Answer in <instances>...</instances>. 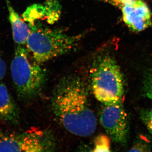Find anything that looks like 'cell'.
I'll return each mask as SVG.
<instances>
[{"instance_id": "1", "label": "cell", "mask_w": 152, "mask_h": 152, "mask_svg": "<svg viewBox=\"0 0 152 152\" xmlns=\"http://www.w3.org/2000/svg\"><path fill=\"white\" fill-rule=\"evenodd\" d=\"M84 82L77 76L61 79L52 96L55 116L68 132L81 137L91 136L96 131L97 120L90 103Z\"/></svg>"}, {"instance_id": "2", "label": "cell", "mask_w": 152, "mask_h": 152, "mask_svg": "<svg viewBox=\"0 0 152 152\" xmlns=\"http://www.w3.org/2000/svg\"><path fill=\"white\" fill-rule=\"evenodd\" d=\"M29 26L28 49L39 64L72 50L85 34L70 36L61 30L51 29L37 24Z\"/></svg>"}, {"instance_id": "3", "label": "cell", "mask_w": 152, "mask_h": 152, "mask_svg": "<svg viewBox=\"0 0 152 152\" xmlns=\"http://www.w3.org/2000/svg\"><path fill=\"white\" fill-rule=\"evenodd\" d=\"M30 54L28 49L18 45L11 63L14 87L18 97L22 100L31 99L37 96L46 80V72Z\"/></svg>"}, {"instance_id": "4", "label": "cell", "mask_w": 152, "mask_h": 152, "mask_svg": "<svg viewBox=\"0 0 152 152\" xmlns=\"http://www.w3.org/2000/svg\"><path fill=\"white\" fill-rule=\"evenodd\" d=\"M91 80L93 94L103 104L123 101L124 77L120 67L111 57L102 56L97 59Z\"/></svg>"}, {"instance_id": "5", "label": "cell", "mask_w": 152, "mask_h": 152, "mask_svg": "<svg viewBox=\"0 0 152 152\" xmlns=\"http://www.w3.org/2000/svg\"><path fill=\"white\" fill-rule=\"evenodd\" d=\"M103 105L100 114L101 125L114 142L126 143L129 134V121L123 101Z\"/></svg>"}, {"instance_id": "6", "label": "cell", "mask_w": 152, "mask_h": 152, "mask_svg": "<svg viewBox=\"0 0 152 152\" xmlns=\"http://www.w3.org/2000/svg\"><path fill=\"white\" fill-rule=\"evenodd\" d=\"M43 134L26 133L4 135L0 138V152H42L50 151L52 143Z\"/></svg>"}, {"instance_id": "7", "label": "cell", "mask_w": 152, "mask_h": 152, "mask_svg": "<svg viewBox=\"0 0 152 152\" xmlns=\"http://www.w3.org/2000/svg\"><path fill=\"white\" fill-rule=\"evenodd\" d=\"M123 20L134 32L141 31L152 25V14L146 4L142 0H136L121 9Z\"/></svg>"}, {"instance_id": "8", "label": "cell", "mask_w": 152, "mask_h": 152, "mask_svg": "<svg viewBox=\"0 0 152 152\" xmlns=\"http://www.w3.org/2000/svg\"><path fill=\"white\" fill-rule=\"evenodd\" d=\"M0 118L14 124H18L20 113L5 85L0 83Z\"/></svg>"}, {"instance_id": "9", "label": "cell", "mask_w": 152, "mask_h": 152, "mask_svg": "<svg viewBox=\"0 0 152 152\" xmlns=\"http://www.w3.org/2000/svg\"><path fill=\"white\" fill-rule=\"evenodd\" d=\"M6 1L8 10L9 20L10 22L14 42L18 45H23L26 43L29 36V26L24 20L21 18L11 5L9 0H6Z\"/></svg>"}, {"instance_id": "10", "label": "cell", "mask_w": 152, "mask_h": 152, "mask_svg": "<svg viewBox=\"0 0 152 152\" xmlns=\"http://www.w3.org/2000/svg\"><path fill=\"white\" fill-rule=\"evenodd\" d=\"M94 152L110 151V144L108 137L104 135H100L95 140Z\"/></svg>"}, {"instance_id": "11", "label": "cell", "mask_w": 152, "mask_h": 152, "mask_svg": "<svg viewBox=\"0 0 152 152\" xmlns=\"http://www.w3.org/2000/svg\"><path fill=\"white\" fill-rule=\"evenodd\" d=\"M140 118L148 130L152 134V109L142 111L141 113Z\"/></svg>"}, {"instance_id": "12", "label": "cell", "mask_w": 152, "mask_h": 152, "mask_svg": "<svg viewBox=\"0 0 152 152\" xmlns=\"http://www.w3.org/2000/svg\"><path fill=\"white\" fill-rule=\"evenodd\" d=\"M148 151L149 147L148 144L142 141L137 142L131 149L129 151L144 152Z\"/></svg>"}, {"instance_id": "13", "label": "cell", "mask_w": 152, "mask_h": 152, "mask_svg": "<svg viewBox=\"0 0 152 152\" xmlns=\"http://www.w3.org/2000/svg\"><path fill=\"white\" fill-rule=\"evenodd\" d=\"M145 92L147 97L152 101V77L145 82Z\"/></svg>"}, {"instance_id": "14", "label": "cell", "mask_w": 152, "mask_h": 152, "mask_svg": "<svg viewBox=\"0 0 152 152\" xmlns=\"http://www.w3.org/2000/svg\"><path fill=\"white\" fill-rule=\"evenodd\" d=\"M136 0H110L109 3L121 9L123 6L134 1Z\"/></svg>"}, {"instance_id": "15", "label": "cell", "mask_w": 152, "mask_h": 152, "mask_svg": "<svg viewBox=\"0 0 152 152\" xmlns=\"http://www.w3.org/2000/svg\"><path fill=\"white\" fill-rule=\"evenodd\" d=\"M7 72V66L0 53V80L5 77Z\"/></svg>"}, {"instance_id": "16", "label": "cell", "mask_w": 152, "mask_h": 152, "mask_svg": "<svg viewBox=\"0 0 152 152\" xmlns=\"http://www.w3.org/2000/svg\"><path fill=\"white\" fill-rule=\"evenodd\" d=\"M100 1H103L106 2H109V1L110 0H100Z\"/></svg>"}]
</instances>
